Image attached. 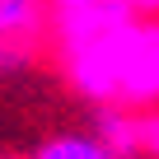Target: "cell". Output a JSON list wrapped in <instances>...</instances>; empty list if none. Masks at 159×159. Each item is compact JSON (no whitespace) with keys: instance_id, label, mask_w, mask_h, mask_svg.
Here are the masks:
<instances>
[{"instance_id":"cell-1","label":"cell","mask_w":159,"mask_h":159,"mask_svg":"<svg viewBox=\"0 0 159 159\" xmlns=\"http://www.w3.org/2000/svg\"><path fill=\"white\" fill-rule=\"evenodd\" d=\"M66 84L84 103L159 108V19H126L61 56Z\"/></svg>"},{"instance_id":"cell-2","label":"cell","mask_w":159,"mask_h":159,"mask_svg":"<svg viewBox=\"0 0 159 159\" xmlns=\"http://www.w3.org/2000/svg\"><path fill=\"white\" fill-rule=\"evenodd\" d=\"M42 33H52V5L47 0H0V38L38 47Z\"/></svg>"},{"instance_id":"cell-3","label":"cell","mask_w":159,"mask_h":159,"mask_svg":"<svg viewBox=\"0 0 159 159\" xmlns=\"http://www.w3.org/2000/svg\"><path fill=\"white\" fill-rule=\"evenodd\" d=\"M28 159H117L112 145L89 126V131H56L47 140H38V150Z\"/></svg>"},{"instance_id":"cell-4","label":"cell","mask_w":159,"mask_h":159,"mask_svg":"<svg viewBox=\"0 0 159 159\" xmlns=\"http://www.w3.org/2000/svg\"><path fill=\"white\" fill-rule=\"evenodd\" d=\"M33 61H38V47L0 38V80H19V75H28Z\"/></svg>"},{"instance_id":"cell-5","label":"cell","mask_w":159,"mask_h":159,"mask_svg":"<svg viewBox=\"0 0 159 159\" xmlns=\"http://www.w3.org/2000/svg\"><path fill=\"white\" fill-rule=\"evenodd\" d=\"M136 19H159V0H122Z\"/></svg>"},{"instance_id":"cell-6","label":"cell","mask_w":159,"mask_h":159,"mask_svg":"<svg viewBox=\"0 0 159 159\" xmlns=\"http://www.w3.org/2000/svg\"><path fill=\"white\" fill-rule=\"evenodd\" d=\"M52 10H80V5H98V0H47Z\"/></svg>"},{"instance_id":"cell-7","label":"cell","mask_w":159,"mask_h":159,"mask_svg":"<svg viewBox=\"0 0 159 159\" xmlns=\"http://www.w3.org/2000/svg\"><path fill=\"white\" fill-rule=\"evenodd\" d=\"M0 159H14V154H0Z\"/></svg>"}]
</instances>
